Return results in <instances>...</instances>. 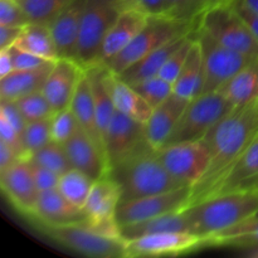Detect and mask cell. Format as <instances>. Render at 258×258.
<instances>
[{"mask_svg": "<svg viewBox=\"0 0 258 258\" xmlns=\"http://www.w3.org/2000/svg\"><path fill=\"white\" fill-rule=\"evenodd\" d=\"M126 8H134L145 13L149 17L168 15L166 0H125Z\"/></svg>", "mask_w": 258, "mask_h": 258, "instance_id": "46", "label": "cell"}, {"mask_svg": "<svg viewBox=\"0 0 258 258\" xmlns=\"http://www.w3.org/2000/svg\"><path fill=\"white\" fill-rule=\"evenodd\" d=\"M204 246V241L190 232H164L126 241V257L176 256Z\"/></svg>", "mask_w": 258, "mask_h": 258, "instance_id": "14", "label": "cell"}, {"mask_svg": "<svg viewBox=\"0 0 258 258\" xmlns=\"http://www.w3.org/2000/svg\"><path fill=\"white\" fill-rule=\"evenodd\" d=\"M148 20L149 15L140 10L134 8L123 9L103 39L100 53V64H105L121 52L145 27Z\"/></svg>", "mask_w": 258, "mask_h": 258, "instance_id": "19", "label": "cell"}, {"mask_svg": "<svg viewBox=\"0 0 258 258\" xmlns=\"http://www.w3.org/2000/svg\"><path fill=\"white\" fill-rule=\"evenodd\" d=\"M9 52L10 55H12L14 70H33V68H40L43 66L48 64V63L54 62V60L45 59V58L39 57V55L33 54L28 50L17 47L15 44L9 47Z\"/></svg>", "mask_w": 258, "mask_h": 258, "instance_id": "42", "label": "cell"}, {"mask_svg": "<svg viewBox=\"0 0 258 258\" xmlns=\"http://www.w3.org/2000/svg\"><path fill=\"white\" fill-rule=\"evenodd\" d=\"M219 92L233 107L243 106L258 98V58L249 60L219 90Z\"/></svg>", "mask_w": 258, "mask_h": 258, "instance_id": "28", "label": "cell"}, {"mask_svg": "<svg viewBox=\"0 0 258 258\" xmlns=\"http://www.w3.org/2000/svg\"><path fill=\"white\" fill-rule=\"evenodd\" d=\"M70 107L73 111V113H75L80 127L83 128L91 138L95 139L98 144L103 146L102 139H101V135L97 128L95 103H93L92 91H91L90 81H88L87 75H86V70L82 78L78 82V86L76 88V92L73 95Z\"/></svg>", "mask_w": 258, "mask_h": 258, "instance_id": "30", "label": "cell"}, {"mask_svg": "<svg viewBox=\"0 0 258 258\" xmlns=\"http://www.w3.org/2000/svg\"><path fill=\"white\" fill-rule=\"evenodd\" d=\"M30 165V170H32L33 178H34L35 185H37L38 190H48V189L57 188L58 183H59V174L54 173V171L49 170V169L44 168L42 165L32 163L28 160Z\"/></svg>", "mask_w": 258, "mask_h": 258, "instance_id": "43", "label": "cell"}, {"mask_svg": "<svg viewBox=\"0 0 258 258\" xmlns=\"http://www.w3.org/2000/svg\"><path fill=\"white\" fill-rule=\"evenodd\" d=\"M188 102L189 100L173 93L163 103L154 107L150 117L145 123V135L148 143L155 150H160L168 143Z\"/></svg>", "mask_w": 258, "mask_h": 258, "instance_id": "21", "label": "cell"}, {"mask_svg": "<svg viewBox=\"0 0 258 258\" xmlns=\"http://www.w3.org/2000/svg\"><path fill=\"white\" fill-rule=\"evenodd\" d=\"M29 23V17L17 0H0V25L25 27Z\"/></svg>", "mask_w": 258, "mask_h": 258, "instance_id": "41", "label": "cell"}, {"mask_svg": "<svg viewBox=\"0 0 258 258\" xmlns=\"http://www.w3.org/2000/svg\"><path fill=\"white\" fill-rule=\"evenodd\" d=\"M233 108L232 103L219 91L201 93L189 101L164 146L183 141L203 140L214 125Z\"/></svg>", "mask_w": 258, "mask_h": 258, "instance_id": "6", "label": "cell"}, {"mask_svg": "<svg viewBox=\"0 0 258 258\" xmlns=\"http://www.w3.org/2000/svg\"><path fill=\"white\" fill-rule=\"evenodd\" d=\"M24 27H8L0 25V49H7L15 44Z\"/></svg>", "mask_w": 258, "mask_h": 258, "instance_id": "49", "label": "cell"}, {"mask_svg": "<svg viewBox=\"0 0 258 258\" xmlns=\"http://www.w3.org/2000/svg\"><path fill=\"white\" fill-rule=\"evenodd\" d=\"M103 149L108 170L148 143L145 123H141L116 110L103 134Z\"/></svg>", "mask_w": 258, "mask_h": 258, "instance_id": "13", "label": "cell"}, {"mask_svg": "<svg viewBox=\"0 0 258 258\" xmlns=\"http://www.w3.org/2000/svg\"><path fill=\"white\" fill-rule=\"evenodd\" d=\"M85 7L86 0H72L49 23L59 58H76V48Z\"/></svg>", "mask_w": 258, "mask_h": 258, "instance_id": "20", "label": "cell"}, {"mask_svg": "<svg viewBox=\"0 0 258 258\" xmlns=\"http://www.w3.org/2000/svg\"><path fill=\"white\" fill-rule=\"evenodd\" d=\"M54 62L33 70H14L0 78V100L15 101L25 95L42 91Z\"/></svg>", "mask_w": 258, "mask_h": 258, "instance_id": "23", "label": "cell"}, {"mask_svg": "<svg viewBox=\"0 0 258 258\" xmlns=\"http://www.w3.org/2000/svg\"><path fill=\"white\" fill-rule=\"evenodd\" d=\"M95 180L82 171L72 168L59 176L58 190L68 202L83 209Z\"/></svg>", "mask_w": 258, "mask_h": 258, "instance_id": "33", "label": "cell"}, {"mask_svg": "<svg viewBox=\"0 0 258 258\" xmlns=\"http://www.w3.org/2000/svg\"><path fill=\"white\" fill-rule=\"evenodd\" d=\"M64 149L71 166L93 180H98L108 174V163L103 146L83 128H77L75 135L64 144Z\"/></svg>", "mask_w": 258, "mask_h": 258, "instance_id": "17", "label": "cell"}, {"mask_svg": "<svg viewBox=\"0 0 258 258\" xmlns=\"http://www.w3.org/2000/svg\"><path fill=\"white\" fill-rule=\"evenodd\" d=\"M258 136V98L234 107L204 138L209 146V165L191 188L190 204L208 198L219 181Z\"/></svg>", "mask_w": 258, "mask_h": 258, "instance_id": "1", "label": "cell"}, {"mask_svg": "<svg viewBox=\"0 0 258 258\" xmlns=\"http://www.w3.org/2000/svg\"><path fill=\"white\" fill-rule=\"evenodd\" d=\"M247 256L251 258H258V246L248 248V253H247Z\"/></svg>", "mask_w": 258, "mask_h": 258, "instance_id": "54", "label": "cell"}, {"mask_svg": "<svg viewBox=\"0 0 258 258\" xmlns=\"http://www.w3.org/2000/svg\"><path fill=\"white\" fill-rule=\"evenodd\" d=\"M15 45L49 60L58 59L57 47L47 23H29L23 28Z\"/></svg>", "mask_w": 258, "mask_h": 258, "instance_id": "31", "label": "cell"}, {"mask_svg": "<svg viewBox=\"0 0 258 258\" xmlns=\"http://www.w3.org/2000/svg\"><path fill=\"white\" fill-rule=\"evenodd\" d=\"M229 3V0H189V15L190 19H199L202 15L213 8Z\"/></svg>", "mask_w": 258, "mask_h": 258, "instance_id": "48", "label": "cell"}, {"mask_svg": "<svg viewBox=\"0 0 258 258\" xmlns=\"http://www.w3.org/2000/svg\"><path fill=\"white\" fill-rule=\"evenodd\" d=\"M158 154L171 176L191 188L206 174L211 159L209 146L204 139L170 144L158 150Z\"/></svg>", "mask_w": 258, "mask_h": 258, "instance_id": "10", "label": "cell"}, {"mask_svg": "<svg viewBox=\"0 0 258 258\" xmlns=\"http://www.w3.org/2000/svg\"><path fill=\"white\" fill-rule=\"evenodd\" d=\"M37 227L53 242L82 256L91 258L126 257V242L122 238L103 236L91 228L86 222L63 226L37 224Z\"/></svg>", "mask_w": 258, "mask_h": 258, "instance_id": "7", "label": "cell"}, {"mask_svg": "<svg viewBox=\"0 0 258 258\" xmlns=\"http://www.w3.org/2000/svg\"><path fill=\"white\" fill-rule=\"evenodd\" d=\"M20 160V156L18 155L14 149L10 148L8 144L0 140V170L9 168L14 163Z\"/></svg>", "mask_w": 258, "mask_h": 258, "instance_id": "51", "label": "cell"}, {"mask_svg": "<svg viewBox=\"0 0 258 258\" xmlns=\"http://www.w3.org/2000/svg\"><path fill=\"white\" fill-rule=\"evenodd\" d=\"M232 246L252 248L258 246V217L252 216L236 226L217 233L206 242V246Z\"/></svg>", "mask_w": 258, "mask_h": 258, "instance_id": "32", "label": "cell"}, {"mask_svg": "<svg viewBox=\"0 0 258 258\" xmlns=\"http://www.w3.org/2000/svg\"><path fill=\"white\" fill-rule=\"evenodd\" d=\"M120 201V188L111 176L95 180L83 207L87 218L86 223L103 236L121 238L120 227L116 222V209Z\"/></svg>", "mask_w": 258, "mask_h": 258, "instance_id": "12", "label": "cell"}, {"mask_svg": "<svg viewBox=\"0 0 258 258\" xmlns=\"http://www.w3.org/2000/svg\"><path fill=\"white\" fill-rule=\"evenodd\" d=\"M28 160L38 164V165L44 166V168L49 169V170L54 171L59 175L72 169L70 159L66 153L64 145L55 143L53 140L49 141L45 146H43L42 149L35 151L34 154H32Z\"/></svg>", "mask_w": 258, "mask_h": 258, "instance_id": "34", "label": "cell"}, {"mask_svg": "<svg viewBox=\"0 0 258 258\" xmlns=\"http://www.w3.org/2000/svg\"><path fill=\"white\" fill-rule=\"evenodd\" d=\"M190 199L191 186H181L165 193L120 202L116 209V222L118 227H123L171 212L184 211L190 204Z\"/></svg>", "mask_w": 258, "mask_h": 258, "instance_id": "11", "label": "cell"}, {"mask_svg": "<svg viewBox=\"0 0 258 258\" xmlns=\"http://www.w3.org/2000/svg\"><path fill=\"white\" fill-rule=\"evenodd\" d=\"M107 175L111 176L120 188V202L133 201L186 186L171 176L161 163L158 150L149 143L110 168Z\"/></svg>", "mask_w": 258, "mask_h": 258, "instance_id": "3", "label": "cell"}, {"mask_svg": "<svg viewBox=\"0 0 258 258\" xmlns=\"http://www.w3.org/2000/svg\"><path fill=\"white\" fill-rule=\"evenodd\" d=\"M85 68L71 58H58L53 64L42 91L54 112L71 106Z\"/></svg>", "mask_w": 258, "mask_h": 258, "instance_id": "16", "label": "cell"}, {"mask_svg": "<svg viewBox=\"0 0 258 258\" xmlns=\"http://www.w3.org/2000/svg\"><path fill=\"white\" fill-rule=\"evenodd\" d=\"M123 9L125 0H86L75 58L85 70L100 64L103 39Z\"/></svg>", "mask_w": 258, "mask_h": 258, "instance_id": "5", "label": "cell"}, {"mask_svg": "<svg viewBox=\"0 0 258 258\" xmlns=\"http://www.w3.org/2000/svg\"><path fill=\"white\" fill-rule=\"evenodd\" d=\"M30 22L49 24L72 0H17Z\"/></svg>", "mask_w": 258, "mask_h": 258, "instance_id": "35", "label": "cell"}, {"mask_svg": "<svg viewBox=\"0 0 258 258\" xmlns=\"http://www.w3.org/2000/svg\"><path fill=\"white\" fill-rule=\"evenodd\" d=\"M190 34L169 40L168 43L160 45L156 49H154L153 52L146 54L145 57L141 58L140 60L134 63L131 67L123 71L122 73L116 76H118L123 82L128 83L130 86L136 85V83L141 82L144 80H148V78L159 76V72L164 67L168 58L173 54L174 50L178 49L185 42V39Z\"/></svg>", "mask_w": 258, "mask_h": 258, "instance_id": "25", "label": "cell"}, {"mask_svg": "<svg viewBox=\"0 0 258 258\" xmlns=\"http://www.w3.org/2000/svg\"><path fill=\"white\" fill-rule=\"evenodd\" d=\"M198 25L224 47L251 59L258 58V40L229 3L204 13Z\"/></svg>", "mask_w": 258, "mask_h": 258, "instance_id": "8", "label": "cell"}, {"mask_svg": "<svg viewBox=\"0 0 258 258\" xmlns=\"http://www.w3.org/2000/svg\"><path fill=\"white\" fill-rule=\"evenodd\" d=\"M241 2H243L249 9H252L258 14V0H241Z\"/></svg>", "mask_w": 258, "mask_h": 258, "instance_id": "53", "label": "cell"}, {"mask_svg": "<svg viewBox=\"0 0 258 258\" xmlns=\"http://www.w3.org/2000/svg\"><path fill=\"white\" fill-rule=\"evenodd\" d=\"M197 20L178 19L169 15L149 17L148 23L138 35L103 66H106L113 75H120L134 63L169 40L196 32L198 28Z\"/></svg>", "mask_w": 258, "mask_h": 258, "instance_id": "4", "label": "cell"}, {"mask_svg": "<svg viewBox=\"0 0 258 258\" xmlns=\"http://www.w3.org/2000/svg\"><path fill=\"white\" fill-rule=\"evenodd\" d=\"M234 190H258V136L234 161L209 197Z\"/></svg>", "mask_w": 258, "mask_h": 258, "instance_id": "22", "label": "cell"}, {"mask_svg": "<svg viewBox=\"0 0 258 258\" xmlns=\"http://www.w3.org/2000/svg\"><path fill=\"white\" fill-rule=\"evenodd\" d=\"M0 140L8 144L12 149H14L18 155L20 156V159H25V150L22 134L17 128L13 127L4 118H0Z\"/></svg>", "mask_w": 258, "mask_h": 258, "instance_id": "44", "label": "cell"}, {"mask_svg": "<svg viewBox=\"0 0 258 258\" xmlns=\"http://www.w3.org/2000/svg\"><path fill=\"white\" fill-rule=\"evenodd\" d=\"M194 33H191V34L186 38L185 42H184L178 49L174 50L173 54L168 58V60L165 62L164 67L161 68V71L159 72V76H160L161 78H164V80L169 81V82L171 83L175 82L179 73H180L181 68H183L184 63H185L191 44H193L194 42Z\"/></svg>", "mask_w": 258, "mask_h": 258, "instance_id": "40", "label": "cell"}, {"mask_svg": "<svg viewBox=\"0 0 258 258\" xmlns=\"http://www.w3.org/2000/svg\"><path fill=\"white\" fill-rule=\"evenodd\" d=\"M108 85L116 110L139 122L146 123L154 110L148 101L133 86L123 82L112 72L108 76Z\"/></svg>", "mask_w": 258, "mask_h": 258, "instance_id": "26", "label": "cell"}, {"mask_svg": "<svg viewBox=\"0 0 258 258\" xmlns=\"http://www.w3.org/2000/svg\"><path fill=\"white\" fill-rule=\"evenodd\" d=\"M196 39L203 55L204 86L202 93L219 91L251 60V58L222 45L199 25L196 30Z\"/></svg>", "mask_w": 258, "mask_h": 258, "instance_id": "9", "label": "cell"}, {"mask_svg": "<svg viewBox=\"0 0 258 258\" xmlns=\"http://www.w3.org/2000/svg\"><path fill=\"white\" fill-rule=\"evenodd\" d=\"M0 118H4L5 121H8L23 136L24 128L27 126V121L23 117L22 112L19 111L18 106L15 105L14 101L2 100V102H0Z\"/></svg>", "mask_w": 258, "mask_h": 258, "instance_id": "45", "label": "cell"}, {"mask_svg": "<svg viewBox=\"0 0 258 258\" xmlns=\"http://www.w3.org/2000/svg\"><path fill=\"white\" fill-rule=\"evenodd\" d=\"M258 212V190H234L208 197L183 211L189 232L206 242Z\"/></svg>", "mask_w": 258, "mask_h": 258, "instance_id": "2", "label": "cell"}, {"mask_svg": "<svg viewBox=\"0 0 258 258\" xmlns=\"http://www.w3.org/2000/svg\"><path fill=\"white\" fill-rule=\"evenodd\" d=\"M0 186L8 201L24 216H30L37 203L38 190L28 160L20 159L0 170Z\"/></svg>", "mask_w": 258, "mask_h": 258, "instance_id": "15", "label": "cell"}, {"mask_svg": "<svg viewBox=\"0 0 258 258\" xmlns=\"http://www.w3.org/2000/svg\"><path fill=\"white\" fill-rule=\"evenodd\" d=\"M164 232H189V224L183 211L171 212L138 223L120 227V236L125 242Z\"/></svg>", "mask_w": 258, "mask_h": 258, "instance_id": "29", "label": "cell"}, {"mask_svg": "<svg viewBox=\"0 0 258 258\" xmlns=\"http://www.w3.org/2000/svg\"><path fill=\"white\" fill-rule=\"evenodd\" d=\"M229 4L232 5L234 10L237 12V14L243 19V22L246 23V25L248 27V29L251 30L252 34L254 35V38L258 40V14L256 12H253L252 9H249L243 2L241 0H229Z\"/></svg>", "mask_w": 258, "mask_h": 258, "instance_id": "47", "label": "cell"}, {"mask_svg": "<svg viewBox=\"0 0 258 258\" xmlns=\"http://www.w3.org/2000/svg\"><path fill=\"white\" fill-rule=\"evenodd\" d=\"M80 127L75 113L71 107L64 108L54 112L50 120V128H52V140L58 144L64 145Z\"/></svg>", "mask_w": 258, "mask_h": 258, "instance_id": "39", "label": "cell"}, {"mask_svg": "<svg viewBox=\"0 0 258 258\" xmlns=\"http://www.w3.org/2000/svg\"><path fill=\"white\" fill-rule=\"evenodd\" d=\"M28 217L35 224L42 226H63L87 222L83 209L68 202L58 188L39 191L34 211Z\"/></svg>", "mask_w": 258, "mask_h": 258, "instance_id": "18", "label": "cell"}, {"mask_svg": "<svg viewBox=\"0 0 258 258\" xmlns=\"http://www.w3.org/2000/svg\"><path fill=\"white\" fill-rule=\"evenodd\" d=\"M12 71H14V66H13V59L12 55H10L9 48L0 49V78L9 75Z\"/></svg>", "mask_w": 258, "mask_h": 258, "instance_id": "52", "label": "cell"}, {"mask_svg": "<svg viewBox=\"0 0 258 258\" xmlns=\"http://www.w3.org/2000/svg\"><path fill=\"white\" fill-rule=\"evenodd\" d=\"M144 98L149 102L151 107H156L163 103L166 98L174 93L173 83L164 80L160 76L148 78L133 86Z\"/></svg>", "mask_w": 258, "mask_h": 258, "instance_id": "38", "label": "cell"}, {"mask_svg": "<svg viewBox=\"0 0 258 258\" xmlns=\"http://www.w3.org/2000/svg\"><path fill=\"white\" fill-rule=\"evenodd\" d=\"M166 3H168L169 17L193 20L190 19V15H189V0H166Z\"/></svg>", "mask_w": 258, "mask_h": 258, "instance_id": "50", "label": "cell"}, {"mask_svg": "<svg viewBox=\"0 0 258 258\" xmlns=\"http://www.w3.org/2000/svg\"><path fill=\"white\" fill-rule=\"evenodd\" d=\"M50 120H52V117L27 122L24 133H23L25 160H28L32 154H34L35 151H38L39 149H42L43 146L47 145L49 141H52Z\"/></svg>", "mask_w": 258, "mask_h": 258, "instance_id": "37", "label": "cell"}, {"mask_svg": "<svg viewBox=\"0 0 258 258\" xmlns=\"http://www.w3.org/2000/svg\"><path fill=\"white\" fill-rule=\"evenodd\" d=\"M86 75L90 81L91 91H92L98 133L102 139L103 134H105L106 128H107L108 123H110L111 118L116 111L112 96H111L110 85H108L110 70L103 64H95L86 68Z\"/></svg>", "mask_w": 258, "mask_h": 258, "instance_id": "24", "label": "cell"}, {"mask_svg": "<svg viewBox=\"0 0 258 258\" xmlns=\"http://www.w3.org/2000/svg\"><path fill=\"white\" fill-rule=\"evenodd\" d=\"M254 216H257V217H258V212H257V213H256V214H254Z\"/></svg>", "mask_w": 258, "mask_h": 258, "instance_id": "55", "label": "cell"}, {"mask_svg": "<svg viewBox=\"0 0 258 258\" xmlns=\"http://www.w3.org/2000/svg\"><path fill=\"white\" fill-rule=\"evenodd\" d=\"M174 86V93L176 96L190 101L202 93L204 86V64L203 55L198 40L196 39L194 33V42L188 53L185 63L179 73Z\"/></svg>", "mask_w": 258, "mask_h": 258, "instance_id": "27", "label": "cell"}, {"mask_svg": "<svg viewBox=\"0 0 258 258\" xmlns=\"http://www.w3.org/2000/svg\"><path fill=\"white\" fill-rule=\"evenodd\" d=\"M14 102L27 122L49 118L54 115V110L50 106L49 101L47 100L43 91H37V92L23 96V97L15 100Z\"/></svg>", "mask_w": 258, "mask_h": 258, "instance_id": "36", "label": "cell"}]
</instances>
